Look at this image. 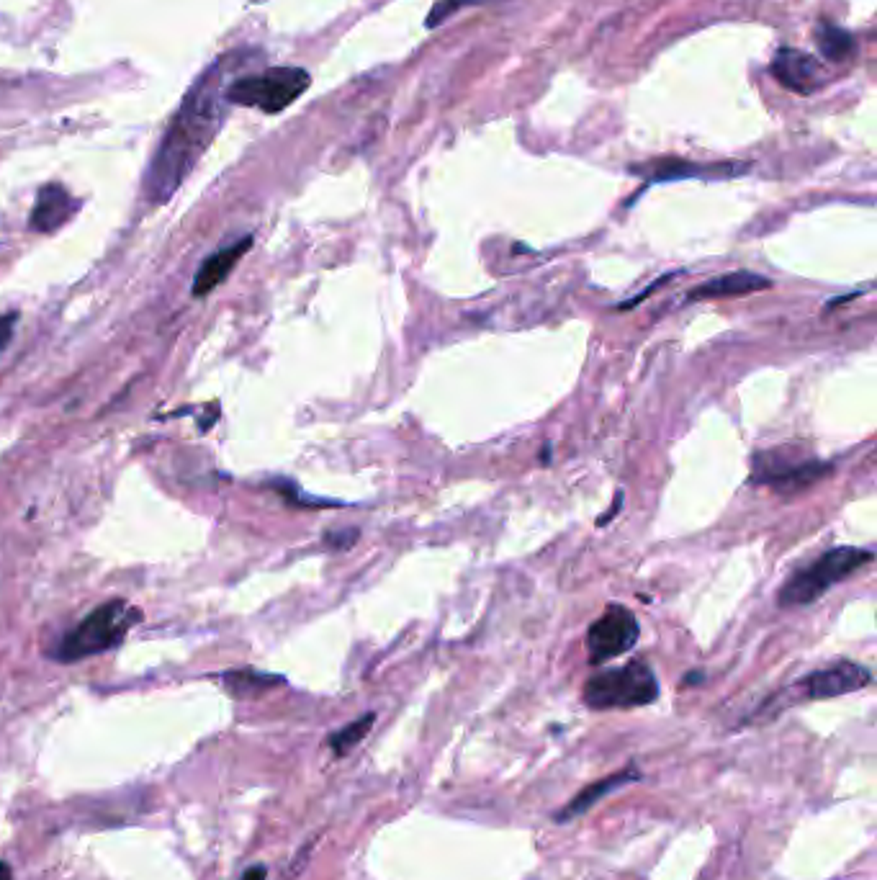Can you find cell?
<instances>
[{"label":"cell","instance_id":"cell-11","mask_svg":"<svg viewBox=\"0 0 877 880\" xmlns=\"http://www.w3.org/2000/svg\"><path fill=\"white\" fill-rule=\"evenodd\" d=\"M75 211H78V201L70 196V191L60 183H49L39 191L37 204L31 209V230L52 235V232L60 230L67 219L73 217Z\"/></svg>","mask_w":877,"mask_h":880},{"label":"cell","instance_id":"cell-13","mask_svg":"<svg viewBox=\"0 0 877 880\" xmlns=\"http://www.w3.org/2000/svg\"><path fill=\"white\" fill-rule=\"evenodd\" d=\"M772 286L767 276L754 271H731L718 278H710L687 294V302H705V299H723V296H744L764 291Z\"/></svg>","mask_w":877,"mask_h":880},{"label":"cell","instance_id":"cell-23","mask_svg":"<svg viewBox=\"0 0 877 880\" xmlns=\"http://www.w3.org/2000/svg\"><path fill=\"white\" fill-rule=\"evenodd\" d=\"M620 502H623V492H618V497H615V507L607 515H602L600 523H597V525H607V520H613L615 513H618V510H620Z\"/></svg>","mask_w":877,"mask_h":880},{"label":"cell","instance_id":"cell-7","mask_svg":"<svg viewBox=\"0 0 877 880\" xmlns=\"http://www.w3.org/2000/svg\"><path fill=\"white\" fill-rule=\"evenodd\" d=\"M834 466L821 459H785L782 451L757 453L751 459V477L749 484H764V487H775L780 492H800V489L811 487L829 477Z\"/></svg>","mask_w":877,"mask_h":880},{"label":"cell","instance_id":"cell-18","mask_svg":"<svg viewBox=\"0 0 877 880\" xmlns=\"http://www.w3.org/2000/svg\"><path fill=\"white\" fill-rule=\"evenodd\" d=\"M484 3H489V0H438V3H435L433 6V11H430V16H427V29H435V26H440L443 24V21H448L453 16V13H458L461 11V8H471V6H484Z\"/></svg>","mask_w":877,"mask_h":880},{"label":"cell","instance_id":"cell-10","mask_svg":"<svg viewBox=\"0 0 877 880\" xmlns=\"http://www.w3.org/2000/svg\"><path fill=\"white\" fill-rule=\"evenodd\" d=\"M772 75L785 85L787 91L795 93H816V88H821L826 83V73H823V65L808 52H800L793 47L777 49L775 60L769 65Z\"/></svg>","mask_w":877,"mask_h":880},{"label":"cell","instance_id":"cell-6","mask_svg":"<svg viewBox=\"0 0 877 880\" xmlns=\"http://www.w3.org/2000/svg\"><path fill=\"white\" fill-rule=\"evenodd\" d=\"M638 636H641V626H638L636 613L620 603L607 605L605 613L587 628V636H584L589 662L600 667L610 659L623 657L638 644Z\"/></svg>","mask_w":877,"mask_h":880},{"label":"cell","instance_id":"cell-9","mask_svg":"<svg viewBox=\"0 0 877 880\" xmlns=\"http://www.w3.org/2000/svg\"><path fill=\"white\" fill-rule=\"evenodd\" d=\"M870 682H872V672L867 670L865 664L841 659V662L829 664L826 670H818L813 672V675L805 677L800 688L805 690L808 698L826 700V698H839V695L857 693V690L867 688Z\"/></svg>","mask_w":877,"mask_h":880},{"label":"cell","instance_id":"cell-25","mask_svg":"<svg viewBox=\"0 0 877 880\" xmlns=\"http://www.w3.org/2000/svg\"><path fill=\"white\" fill-rule=\"evenodd\" d=\"M700 680H703V675H700V672H695V675L690 672V675L685 677V685H690V682H700Z\"/></svg>","mask_w":877,"mask_h":880},{"label":"cell","instance_id":"cell-4","mask_svg":"<svg viewBox=\"0 0 877 880\" xmlns=\"http://www.w3.org/2000/svg\"><path fill=\"white\" fill-rule=\"evenodd\" d=\"M659 698V680L649 662L631 659L618 670H605L589 677L582 688L584 706L592 711L649 706Z\"/></svg>","mask_w":877,"mask_h":880},{"label":"cell","instance_id":"cell-20","mask_svg":"<svg viewBox=\"0 0 877 880\" xmlns=\"http://www.w3.org/2000/svg\"><path fill=\"white\" fill-rule=\"evenodd\" d=\"M674 276H677V273H664V276H661V278H659V281H654V284H651V286H646V289H643V291H641V294H638V296H633V299H628V302L618 304V309H633V307H638V304H641V302H643V299H646V296H649V294H654V291H656V289H661V286L667 284V281H672V278H674Z\"/></svg>","mask_w":877,"mask_h":880},{"label":"cell","instance_id":"cell-12","mask_svg":"<svg viewBox=\"0 0 877 880\" xmlns=\"http://www.w3.org/2000/svg\"><path fill=\"white\" fill-rule=\"evenodd\" d=\"M250 248H253V235L242 237V240L232 242L227 248L217 250L211 258H206L204 263H201L196 278H193V289H191L193 296H196V299H204V296H209L217 286H222L224 281H227L229 273L235 271V266L242 260V255H245Z\"/></svg>","mask_w":877,"mask_h":880},{"label":"cell","instance_id":"cell-2","mask_svg":"<svg viewBox=\"0 0 877 880\" xmlns=\"http://www.w3.org/2000/svg\"><path fill=\"white\" fill-rule=\"evenodd\" d=\"M870 561L872 551L857 549V546L829 549L787 579L777 595V603L780 608H805V605L821 600L834 585L857 574L859 569H865Z\"/></svg>","mask_w":877,"mask_h":880},{"label":"cell","instance_id":"cell-5","mask_svg":"<svg viewBox=\"0 0 877 880\" xmlns=\"http://www.w3.org/2000/svg\"><path fill=\"white\" fill-rule=\"evenodd\" d=\"M312 78L301 67H271L265 73L237 78L227 85V103L235 106H255L265 114H281L289 109L296 98L309 91Z\"/></svg>","mask_w":877,"mask_h":880},{"label":"cell","instance_id":"cell-24","mask_svg":"<svg viewBox=\"0 0 877 880\" xmlns=\"http://www.w3.org/2000/svg\"><path fill=\"white\" fill-rule=\"evenodd\" d=\"M0 880H13L11 868H8V865L3 860H0Z\"/></svg>","mask_w":877,"mask_h":880},{"label":"cell","instance_id":"cell-17","mask_svg":"<svg viewBox=\"0 0 877 880\" xmlns=\"http://www.w3.org/2000/svg\"><path fill=\"white\" fill-rule=\"evenodd\" d=\"M224 680H227V688L235 695H258L263 693V690L273 688V685H281L283 682L281 677L263 675V672H253V670L229 672Z\"/></svg>","mask_w":877,"mask_h":880},{"label":"cell","instance_id":"cell-14","mask_svg":"<svg viewBox=\"0 0 877 880\" xmlns=\"http://www.w3.org/2000/svg\"><path fill=\"white\" fill-rule=\"evenodd\" d=\"M638 778H641V775H638L636 767H628V770L615 772V775H610V778H602V780H597V783L587 785V788L579 790L577 796L566 803V808H561L559 814H556V821H569V819H577V816L587 814L589 808L597 806V801H602L607 793H613V790L623 788V785H628V783H636Z\"/></svg>","mask_w":877,"mask_h":880},{"label":"cell","instance_id":"cell-19","mask_svg":"<svg viewBox=\"0 0 877 880\" xmlns=\"http://www.w3.org/2000/svg\"><path fill=\"white\" fill-rule=\"evenodd\" d=\"M16 325H19V312H8L0 317V350H6L11 345Z\"/></svg>","mask_w":877,"mask_h":880},{"label":"cell","instance_id":"cell-21","mask_svg":"<svg viewBox=\"0 0 877 880\" xmlns=\"http://www.w3.org/2000/svg\"><path fill=\"white\" fill-rule=\"evenodd\" d=\"M355 538H358V531H345V533H327L325 543L335 546V549H348L353 546Z\"/></svg>","mask_w":877,"mask_h":880},{"label":"cell","instance_id":"cell-3","mask_svg":"<svg viewBox=\"0 0 877 880\" xmlns=\"http://www.w3.org/2000/svg\"><path fill=\"white\" fill-rule=\"evenodd\" d=\"M139 621V610H134L127 600H109L88 613L73 631L67 633L52 657L60 662H78L93 657L101 651L116 649L127 639L134 623Z\"/></svg>","mask_w":877,"mask_h":880},{"label":"cell","instance_id":"cell-1","mask_svg":"<svg viewBox=\"0 0 877 880\" xmlns=\"http://www.w3.org/2000/svg\"><path fill=\"white\" fill-rule=\"evenodd\" d=\"M222 70L224 62H219L193 85V91L170 124L145 178V193L152 204H165L181 188L186 175L211 145V139L217 137L227 109Z\"/></svg>","mask_w":877,"mask_h":880},{"label":"cell","instance_id":"cell-22","mask_svg":"<svg viewBox=\"0 0 877 880\" xmlns=\"http://www.w3.org/2000/svg\"><path fill=\"white\" fill-rule=\"evenodd\" d=\"M265 878H268V868H263V865H255V868L245 870L240 880H265Z\"/></svg>","mask_w":877,"mask_h":880},{"label":"cell","instance_id":"cell-8","mask_svg":"<svg viewBox=\"0 0 877 880\" xmlns=\"http://www.w3.org/2000/svg\"><path fill=\"white\" fill-rule=\"evenodd\" d=\"M633 173L643 175L651 183L682 181V178H703V181H723V178H736L749 170V163L741 160H723V163L703 165L679 160V157H664V160H649L646 165H633Z\"/></svg>","mask_w":877,"mask_h":880},{"label":"cell","instance_id":"cell-16","mask_svg":"<svg viewBox=\"0 0 877 880\" xmlns=\"http://www.w3.org/2000/svg\"><path fill=\"white\" fill-rule=\"evenodd\" d=\"M376 724V713H366V716L355 718L353 724L337 729L335 734H330V747L337 757H345L350 749H355L368 736V731Z\"/></svg>","mask_w":877,"mask_h":880},{"label":"cell","instance_id":"cell-15","mask_svg":"<svg viewBox=\"0 0 877 880\" xmlns=\"http://www.w3.org/2000/svg\"><path fill=\"white\" fill-rule=\"evenodd\" d=\"M816 44L821 49V55L831 62H847L854 55V49H857V42H854V37L847 29L826 24V21L818 26Z\"/></svg>","mask_w":877,"mask_h":880}]
</instances>
